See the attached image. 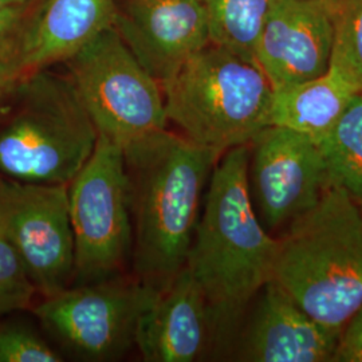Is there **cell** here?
Returning a JSON list of instances; mask_svg holds the SVG:
<instances>
[{
    "mask_svg": "<svg viewBox=\"0 0 362 362\" xmlns=\"http://www.w3.org/2000/svg\"><path fill=\"white\" fill-rule=\"evenodd\" d=\"M134 276L157 293L185 266L204 188L221 156L158 130L124 149Z\"/></svg>",
    "mask_w": 362,
    "mask_h": 362,
    "instance_id": "6da1fadb",
    "label": "cell"
},
{
    "mask_svg": "<svg viewBox=\"0 0 362 362\" xmlns=\"http://www.w3.org/2000/svg\"><path fill=\"white\" fill-rule=\"evenodd\" d=\"M248 157L250 145H242L216 163L185 262L219 332L230 329L272 281L278 250V238L264 228L251 200Z\"/></svg>",
    "mask_w": 362,
    "mask_h": 362,
    "instance_id": "7a4b0ae2",
    "label": "cell"
},
{
    "mask_svg": "<svg viewBox=\"0 0 362 362\" xmlns=\"http://www.w3.org/2000/svg\"><path fill=\"white\" fill-rule=\"evenodd\" d=\"M341 338L362 306V207L332 185L278 238L272 279Z\"/></svg>",
    "mask_w": 362,
    "mask_h": 362,
    "instance_id": "3957f363",
    "label": "cell"
},
{
    "mask_svg": "<svg viewBox=\"0 0 362 362\" xmlns=\"http://www.w3.org/2000/svg\"><path fill=\"white\" fill-rule=\"evenodd\" d=\"M0 117V176L69 185L93 155L98 132L70 77L42 69L18 86Z\"/></svg>",
    "mask_w": 362,
    "mask_h": 362,
    "instance_id": "277c9868",
    "label": "cell"
},
{
    "mask_svg": "<svg viewBox=\"0 0 362 362\" xmlns=\"http://www.w3.org/2000/svg\"><path fill=\"white\" fill-rule=\"evenodd\" d=\"M161 88L168 122L220 156L270 127L274 90L262 69L211 42Z\"/></svg>",
    "mask_w": 362,
    "mask_h": 362,
    "instance_id": "5b68a950",
    "label": "cell"
},
{
    "mask_svg": "<svg viewBox=\"0 0 362 362\" xmlns=\"http://www.w3.org/2000/svg\"><path fill=\"white\" fill-rule=\"evenodd\" d=\"M64 64L98 134L124 149L167 129L161 85L137 61L115 26Z\"/></svg>",
    "mask_w": 362,
    "mask_h": 362,
    "instance_id": "8992f818",
    "label": "cell"
},
{
    "mask_svg": "<svg viewBox=\"0 0 362 362\" xmlns=\"http://www.w3.org/2000/svg\"><path fill=\"white\" fill-rule=\"evenodd\" d=\"M69 209L79 284L116 276L132 252L128 176L119 145L98 134L93 155L69 184Z\"/></svg>",
    "mask_w": 362,
    "mask_h": 362,
    "instance_id": "52a82bcc",
    "label": "cell"
},
{
    "mask_svg": "<svg viewBox=\"0 0 362 362\" xmlns=\"http://www.w3.org/2000/svg\"><path fill=\"white\" fill-rule=\"evenodd\" d=\"M157 291L133 276L66 287L33 308L65 348L88 361L116 360L134 346L139 321Z\"/></svg>",
    "mask_w": 362,
    "mask_h": 362,
    "instance_id": "ba28073f",
    "label": "cell"
},
{
    "mask_svg": "<svg viewBox=\"0 0 362 362\" xmlns=\"http://www.w3.org/2000/svg\"><path fill=\"white\" fill-rule=\"evenodd\" d=\"M0 239L19 257L42 297L69 287L76 262L69 185L0 176Z\"/></svg>",
    "mask_w": 362,
    "mask_h": 362,
    "instance_id": "9c48e42d",
    "label": "cell"
},
{
    "mask_svg": "<svg viewBox=\"0 0 362 362\" xmlns=\"http://www.w3.org/2000/svg\"><path fill=\"white\" fill-rule=\"evenodd\" d=\"M248 189L269 231L288 226L332 187L318 141L282 127H267L250 144Z\"/></svg>",
    "mask_w": 362,
    "mask_h": 362,
    "instance_id": "30bf717a",
    "label": "cell"
},
{
    "mask_svg": "<svg viewBox=\"0 0 362 362\" xmlns=\"http://www.w3.org/2000/svg\"><path fill=\"white\" fill-rule=\"evenodd\" d=\"M113 26L161 86L209 43L200 0H124L117 3Z\"/></svg>",
    "mask_w": 362,
    "mask_h": 362,
    "instance_id": "8fae6325",
    "label": "cell"
},
{
    "mask_svg": "<svg viewBox=\"0 0 362 362\" xmlns=\"http://www.w3.org/2000/svg\"><path fill=\"white\" fill-rule=\"evenodd\" d=\"M332 50L333 23L324 0H272L255 61L272 90L322 76Z\"/></svg>",
    "mask_w": 362,
    "mask_h": 362,
    "instance_id": "7c38bea8",
    "label": "cell"
},
{
    "mask_svg": "<svg viewBox=\"0 0 362 362\" xmlns=\"http://www.w3.org/2000/svg\"><path fill=\"white\" fill-rule=\"evenodd\" d=\"M339 337L315 322L285 290L270 281L240 346L252 362H334Z\"/></svg>",
    "mask_w": 362,
    "mask_h": 362,
    "instance_id": "4fadbf2b",
    "label": "cell"
},
{
    "mask_svg": "<svg viewBox=\"0 0 362 362\" xmlns=\"http://www.w3.org/2000/svg\"><path fill=\"white\" fill-rule=\"evenodd\" d=\"M211 318L207 300L184 266L144 311L134 346L148 362H192L206 346Z\"/></svg>",
    "mask_w": 362,
    "mask_h": 362,
    "instance_id": "5bb4252c",
    "label": "cell"
},
{
    "mask_svg": "<svg viewBox=\"0 0 362 362\" xmlns=\"http://www.w3.org/2000/svg\"><path fill=\"white\" fill-rule=\"evenodd\" d=\"M116 0H38L27 37L30 74L66 62L113 26Z\"/></svg>",
    "mask_w": 362,
    "mask_h": 362,
    "instance_id": "9a60e30c",
    "label": "cell"
},
{
    "mask_svg": "<svg viewBox=\"0 0 362 362\" xmlns=\"http://www.w3.org/2000/svg\"><path fill=\"white\" fill-rule=\"evenodd\" d=\"M360 93L336 67L320 77L274 90L270 127H282L321 141Z\"/></svg>",
    "mask_w": 362,
    "mask_h": 362,
    "instance_id": "2e32d148",
    "label": "cell"
},
{
    "mask_svg": "<svg viewBox=\"0 0 362 362\" xmlns=\"http://www.w3.org/2000/svg\"><path fill=\"white\" fill-rule=\"evenodd\" d=\"M209 42L257 64L255 47L272 0H200Z\"/></svg>",
    "mask_w": 362,
    "mask_h": 362,
    "instance_id": "e0dca14e",
    "label": "cell"
},
{
    "mask_svg": "<svg viewBox=\"0 0 362 362\" xmlns=\"http://www.w3.org/2000/svg\"><path fill=\"white\" fill-rule=\"evenodd\" d=\"M318 143L324 151L332 185L342 188L362 207V91Z\"/></svg>",
    "mask_w": 362,
    "mask_h": 362,
    "instance_id": "ac0fdd59",
    "label": "cell"
},
{
    "mask_svg": "<svg viewBox=\"0 0 362 362\" xmlns=\"http://www.w3.org/2000/svg\"><path fill=\"white\" fill-rule=\"evenodd\" d=\"M38 0L0 8V98L8 100L30 76L27 37Z\"/></svg>",
    "mask_w": 362,
    "mask_h": 362,
    "instance_id": "d6986e66",
    "label": "cell"
},
{
    "mask_svg": "<svg viewBox=\"0 0 362 362\" xmlns=\"http://www.w3.org/2000/svg\"><path fill=\"white\" fill-rule=\"evenodd\" d=\"M333 23L330 66L362 91V0H324Z\"/></svg>",
    "mask_w": 362,
    "mask_h": 362,
    "instance_id": "ffe728a7",
    "label": "cell"
},
{
    "mask_svg": "<svg viewBox=\"0 0 362 362\" xmlns=\"http://www.w3.org/2000/svg\"><path fill=\"white\" fill-rule=\"evenodd\" d=\"M38 290L11 247L0 239V317L33 306Z\"/></svg>",
    "mask_w": 362,
    "mask_h": 362,
    "instance_id": "44dd1931",
    "label": "cell"
},
{
    "mask_svg": "<svg viewBox=\"0 0 362 362\" xmlns=\"http://www.w3.org/2000/svg\"><path fill=\"white\" fill-rule=\"evenodd\" d=\"M64 360L33 329L0 324V362H61Z\"/></svg>",
    "mask_w": 362,
    "mask_h": 362,
    "instance_id": "7402d4cb",
    "label": "cell"
},
{
    "mask_svg": "<svg viewBox=\"0 0 362 362\" xmlns=\"http://www.w3.org/2000/svg\"><path fill=\"white\" fill-rule=\"evenodd\" d=\"M338 348L349 349V348H362V306L350 320L349 324L342 332Z\"/></svg>",
    "mask_w": 362,
    "mask_h": 362,
    "instance_id": "603a6c76",
    "label": "cell"
},
{
    "mask_svg": "<svg viewBox=\"0 0 362 362\" xmlns=\"http://www.w3.org/2000/svg\"><path fill=\"white\" fill-rule=\"evenodd\" d=\"M22 1H26V0H0V8L10 6V4H15V3H22Z\"/></svg>",
    "mask_w": 362,
    "mask_h": 362,
    "instance_id": "cb8c5ba5",
    "label": "cell"
},
{
    "mask_svg": "<svg viewBox=\"0 0 362 362\" xmlns=\"http://www.w3.org/2000/svg\"><path fill=\"white\" fill-rule=\"evenodd\" d=\"M4 103H6V100L0 98V117H1L3 112H4Z\"/></svg>",
    "mask_w": 362,
    "mask_h": 362,
    "instance_id": "d4e9b609",
    "label": "cell"
}]
</instances>
